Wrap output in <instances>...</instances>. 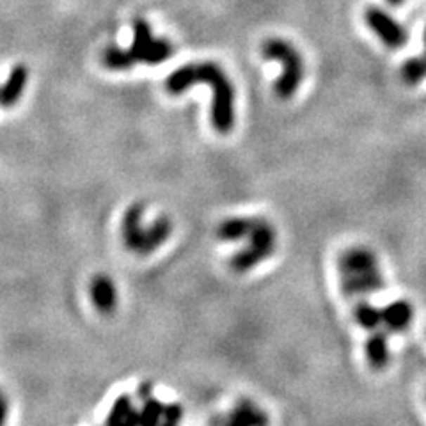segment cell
<instances>
[{"label":"cell","mask_w":426,"mask_h":426,"mask_svg":"<svg viewBox=\"0 0 426 426\" xmlns=\"http://www.w3.org/2000/svg\"><path fill=\"white\" fill-rule=\"evenodd\" d=\"M199 82L208 84L209 89L213 91V128L219 134H229L235 127V87L228 73L217 63L205 60V63L185 64L178 67L165 80V91L178 96Z\"/></svg>","instance_id":"cell-1"},{"label":"cell","mask_w":426,"mask_h":426,"mask_svg":"<svg viewBox=\"0 0 426 426\" xmlns=\"http://www.w3.org/2000/svg\"><path fill=\"white\" fill-rule=\"evenodd\" d=\"M121 235L124 245L135 254H151L172 235V222L167 217H158L150 226H144V206L141 202L128 206L121 222Z\"/></svg>","instance_id":"cell-2"},{"label":"cell","mask_w":426,"mask_h":426,"mask_svg":"<svg viewBox=\"0 0 426 426\" xmlns=\"http://www.w3.org/2000/svg\"><path fill=\"white\" fill-rule=\"evenodd\" d=\"M262 53L266 60H277L283 66L280 77L273 84V91L280 100H290L300 89L306 75L304 59L299 50L286 39L270 38L263 43Z\"/></svg>","instance_id":"cell-3"},{"label":"cell","mask_w":426,"mask_h":426,"mask_svg":"<svg viewBox=\"0 0 426 426\" xmlns=\"http://www.w3.org/2000/svg\"><path fill=\"white\" fill-rule=\"evenodd\" d=\"M247 238H249V245L240 252H236L231 258V262H229L231 269L238 273L249 272L256 265L269 259L276 252L277 247L276 229L266 219L262 217H256L254 228H252L251 235Z\"/></svg>","instance_id":"cell-4"},{"label":"cell","mask_w":426,"mask_h":426,"mask_svg":"<svg viewBox=\"0 0 426 426\" xmlns=\"http://www.w3.org/2000/svg\"><path fill=\"white\" fill-rule=\"evenodd\" d=\"M174 53V46L169 39L155 38L150 23L144 18L134 20V43L128 49V56L134 66L137 63L162 64Z\"/></svg>","instance_id":"cell-5"},{"label":"cell","mask_w":426,"mask_h":426,"mask_svg":"<svg viewBox=\"0 0 426 426\" xmlns=\"http://www.w3.org/2000/svg\"><path fill=\"white\" fill-rule=\"evenodd\" d=\"M364 22L368 29L380 39L382 45L387 46L389 50H400L407 45L408 34L405 27L384 9L377 6L368 8L364 11Z\"/></svg>","instance_id":"cell-6"},{"label":"cell","mask_w":426,"mask_h":426,"mask_svg":"<svg viewBox=\"0 0 426 426\" xmlns=\"http://www.w3.org/2000/svg\"><path fill=\"white\" fill-rule=\"evenodd\" d=\"M340 288L347 297H368L384 290L385 279L380 269H375L354 276H341Z\"/></svg>","instance_id":"cell-7"},{"label":"cell","mask_w":426,"mask_h":426,"mask_svg":"<svg viewBox=\"0 0 426 426\" xmlns=\"http://www.w3.org/2000/svg\"><path fill=\"white\" fill-rule=\"evenodd\" d=\"M380 269L377 254L366 247H350L337 258V272L341 276H354V273L370 272Z\"/></svg>","instance_id":"cell-8"},{"label":"cell","mask_w":426,"mask_h":426,"mask_svg":"<svg viewBox=\"0 0 426 426\" xmlns=\"http://www.w3.org/2000/svg\"><path fill=\"white\" fill-rule=\"evenodd\" d=\"M380 313L382 325L387 333H405L414 320V307L407 300H394V302L387 304L384 309H380Z\"/></svg>","instance_id":"cell-9"},{"label":"cell","mask_w":426,"mask_h":426,"mask_svg":"<svg viewBox=\"0 0 426 426\" xmlns=\"http://www.w3.org/2000/svg\"><path fill=\"white\" fill-rule=\"evenodd\" d=\"M91 300L100 313L110 314L117 307V288L114 280L105 273L93 277L89 286Z\"/></svg>","instance_id":"cell-10"},{"label":"cell","mask_w":426,"mask_h":426,"mask_svg":"<svg viewBox=\"0 0 426 426\" xmlns=\"http://www.w3.org/2000/svg\"><path fill=\"white\" fill-rule=\"evenodd\" d=\"M364 355H366V363L375 371L385 370L391 363V347H389L387 334L378 329L371 330L364 343Z\"/></svg>","instance_id":"cell-11"},{"label":"cell","mask_w":426,"mask_h":426,"mask_svg":"<svg viewBox=\"0 0 426 426\" xmlns=\"http://www.w3.org/2000/svg\"><path fill=\"white\" fill-rule=\"evenodd\" d=\"M27 82H29V70L23 64H16L9 73L8 80L0 86V107L9 109V107L18 103L20 96L25 91Z\"/></svg>","instance_id":"cell-12"},{"label":"cell","mask_w":426,"mask_h":426,"mask_svg":"<svg viewBox=\"0 0 426 426\" xmlns=\"http://www.w3.org/2000/svg\"><path fill=\"white\" fill-rule=\"evenodd\" d=\"M226 422L231 426H245V425H266L269 422V415L249 400H242L231 414L228 415Z\"/></svg>","instance_id":"cell-13"},{"label":"cell","mask_w":426,"mask_h":426,"mask_svg":"<svg viewBox=\"0 0 426 426\" xmlns=\"http://www.w3.org/2000/svg\"><path fill=\"white\" fill-rule=\"evenodd\" d=\"M256 217H229L217 228V236L224 242H236L247 238L254 228Z\"/></svg>","instance_id":"cell-14"},{"label":"cell","mask_w":426,"mask_h":426,"mask_svg":"<svg viewBox=\"0 0 426 426\" xmlns=\"http://www.w3.org/2000/svg\"><path fill=\"white\" fill-rule=\"evenodd\" d=\"M107 425H138V411L134 407L131 396L128 394H121L116 401H114L112 408L107 418Z\"/></svg>","instance_id":"cell-15"},{"label":"cell","mask_w":426,"mask_h":426,"mask_svg":"<svg viewBox=\"0 0 426 426\" xmlns=\"http://www.w3.org/2000/svg\"><path fill=\"white\" fill-rule=\"evenodd\" d=\"M354 320L364 330H377L382 325V313L368 300H359L354 307Z\"/></svg>","instance_id":"cell-16"},{"label":"cell","mask_w":426,"mask_h":426,"mask_svg":"<svg viewBox=\"0 0 426 426\" xmlns=\"http://www.w3.org/2000/svg\"><path fill=\"white\" fill-rule=\"evenodd\" d=\"M401 79L407 86L415 87L426 79V59L425 56L411 57L401 66Z\"/></svg>","instance_id":"cell-17"},{"label":"cell","mask_w":426,"mask_h":426,"mask_svg":"<svg viewBox=\"0 0 426 426\" xmlns=\"http://www.w3.org/2000/svg\"><path fill=\"white\" fill-rule=\"evenodd\" d=\"M164 407L165 405L162 401H158L157 398H146V400L142 401V408L138 411V425H157L158 421H162Z\"/></svg>","instance_id":"cell-18"},{"label":"cell","mask_w":426,"mask_h":426,"mask_svg":"<svg viewBox=\"0 0 426 426\" xmlns=\"http://www.w3.org/2000/svg\"><path fill=\"white\" fill-rule=\"evenodd\" d=\"M181 418H183V408H181V405H165L164 414H162V421H164L165 425H176V422L181 421Z\"/></svg>","instance_id":"cell-19"},{"label":"cell","mask_w":426,"mask_h":426,"mask_svg":"<svg viewBox=\"0 0 426 426\" xmlns=\"http://www.w3.org/2000/svg\"><path fill=\"white\" fill-rule=\"evenodd\" d=\"M151 391H153V385H151V382H142V384L138 385V389H137L138 400L144 401L146 398L153 396V394H151Z\"/></svg>","instance_id":"cell-20"},{"label":"cell","mask_w":426,"mask_h":426,"mask_svg":"<svg viewBox=\"0 0 426 426\" xmlns=\"http://www.w3.org/2000/svg\"><path fill=\"white\" fill-rule=\"evenodd\" d=\"M8 401H6L4 394L0 393V425L6 421V418H8Z\"/></svg>","instance_id":"cell-21"},{"label":"cell","mask_w":426,"mask_h":426,"mask_svg":"<svg viewBox=\"0 0 426 426\" xmlns=\"http://www.w3.org/2000/svg\"><path fill=\"white\" fill-rule=\"evenodd\" d=\"M389 4L391 6H394V8H398V6H404V2L405 0H387Z\"/></svg>","instance_id":"cell-22"},{"label":"cell","mask_w":426,"mask_h":426,"mask_svg":"<svg viewBox=\"0 0 426 426\" xmlns=\"http://www.w3.org/2000/svg\"><path fill=\"white\" fill-rule=\"evenodd\" d=\"M422 41H425V50H426V27H425V34H422Z\"/></svg>","instance_id":"cell-23"},{"label":"cell","mask_w":426,"mask_h":426,"mask_svg":"<svg viewBox=\"0 0 426 426\" xmlns=\"http://www.w3.org/2000/svg\"><path fill=\"white\" fill-rule=\"evenodd\" d=\"M425 59H426V53H425Z\"/></svg>","instance_id":"cell-24"}]
</instances>
